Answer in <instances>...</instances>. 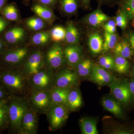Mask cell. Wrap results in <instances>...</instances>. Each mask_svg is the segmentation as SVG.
Here are the masks:
<instances>
[{
    "instance_id": "cell-1",
    "label": "cell",
    "mask_w": 134,
    "mask_h": 134,
    "mask_svg": "<svg viewBox=\"0 0 134 134\" xmlns=\"http://www.w3.org/2000/svg\"><path fill=\"white\" fill-rule=\"evenodd\" d=\"M0 81L12 95L28 97L30 93L29 79L19 68L3 72Z\"/></svg>"
},
{
    "instance_id": "cell-2",
    "label": "cell",
    "mask_w": 134,
    "mask_h": 134,
    "mask_svg": "<svg viewBox=\"0 0 134 134\" xmlns=\"http://www.w3.org/2000/svg\"><path fill=\"white\" fill-rule=\"evenodd\" d=\"M10 126L12 132L18 134L22 119L30 105L26 97L12 95L8 98Z\"/></svg>"
},
{
    "instance_id": "cell-3",
    "label": "cell",
    "mask_w": 134,
    "mask_h": 134,
    "mask_svg": "<svg viewBox=\"0 0 134 134\" xmlns=\"http://www.w3.org/2000/svg\"><path fill=\"white\" fill-rule=\"evenodd\" d=\"M43 49L33 48L20 69L29 79L46 67Z\"/></svg>"
},
{
    "instance_id": "cell-4",
    "label": "cell",
    "mask_w": 134,
    "mask_h": 134,
    "mask_svg": "<svg viewBox=\"0 0 134 134\" xmlns=\"http://www.w3.org/2000/svg\"><path fill=\"white\" fill-rule=\"evenodd\" d=\"M54 72L46 67L29 79L30 92L39 90H50L55 86Z\"/></svg>"
},
{
    "instance_id": "cell-5",
    "label": "cell",
    "mask_w": 134,
    "mask_h": 134,
    "mask_svg": "<svg viewBox=\"0 0 134 134\" xmlns=\"http://www.w3.org/2000/svg\"><path fill=\"white\" fill-rule=\"evenodd\" d=\"M49 45L44 51L46 67L54 72L62 68L66 62L62 47L59 43Z\"/></svg>"
},
{
    "instance_id": "cell-6",
    "label": "cell",
    "mask_w": 134,
    "mask_h": 134,
    "mask_svg": "<svg viewBox=\"0 0 134 134\" xmlns=\"http://www.w3.org/2000/svg\"><path fill=\"white\" fill-rule=\"evenodd\" d=\"M70 112L68 106L65 105H52L46 114L50 129L53 131L61 128L68 120Z\"/></svg>"
},
{
    "instance_id": "cell-7",
    "label": "cell",
    "mask_w": 134,
    "mask_h": 134,
    "mask_svg": "<svg viewBox=\"0 0 134 134\" xmlns=\"http://www.w3.org/2000/svg\"><path fill=\"white\" fill-rule=\"evenodd\" d=\"M50 90L31 92L27 97L30 107L38 114L46 115L52 106Z\"/></svg>"
},
{
    "instance_id": "cell-8",
    "label": "cell",
    "mask_w": 134,
    "mask_h": 134,
    "mask_svg": "<svg viewBox=\"0 0 134 134\" xmlns=\"http://www.w3.org/2000/svg\"><path fill=\"white\" fill-rule=\"evenodd\" d=\"M32 47L27 44L7 51L3 59L6 63L11 65L14 69L20 68L24 63Z\"/></svg>"
},
{
    "instance_id": "cell-9",
    "label": "cell",
    "mask_w": 134,
    "mask_h": 134,
    "mask_svg": "<svg viewBox=\"0 0 134 134\" xmlns=\"http://www.w3.org/2000/svg\"><path fill=\"white\" fill-rule=\"evenodd\" d=\"M55 86L70 89L76 87L79 82V76L74 69L62 68L54 72Z\"/></svg>"
},
{
    "instance_id": "cell-10",
    "label": "cell",
    "mask_w": 134,
    "mask_h": 134,
    "mask_svg": "<svg viewBox=\"0 0 134 134\" xmlns=\"http://www.w3.org/2000/svg\"><path fill=\"white\" fill-rule=\"evenodd\" d=\"M38 114L30 106L23 117L18 134H37L38 130Z\"/></svg>"
},
{
    "instance_id": "cell-11",
    "label": "cell",
    "mask_w": 134,
    "mask_h": 134,
    "mask_svg": "<svg viewBox=\"0 0 134 134\" xmlns=\"http://www.w3.org/2000/svg\"><path fill=\"white\" fill-rule=\"evenodd\" d=\"M109 85L111 92L118 101L125 104L131 102L133 95L128 82L115 79Z\"/></svg>"
},
{
    "instance_id": "cell-12",
    "label": "cell",
    "mask_w": 134,
    "mask_h": 134,
    "mask_svg": "<svg viewBox=\"0 0 134 134\" xmlns=\"http://www.w3.org/2000/svg\"><path fill=\"white\" fill-rule=\"evenodd\" d=\"M28 31L23 26H16L9 29L5 34L7 42L16 47L27 44L29 40Z\"/></svg>"
},
{
    "instance_id": "cell-13",
    "label": "cell",
    "mask_w": 134,
    "mask_h": 134,
    "mask_svg": "<svg viewBox=\"0 0 134 134\" xmlns=\"http://www.w3.org/2000/svg\"><path fill=\"white\" fill-rule=\"evenodd\" d=\"M51 40L49 30L32 33L29 36L27 44L33 48L43 49L50 45Z\"/></svg>"
},
{
    "instance_id": "cell-14",
    "label": "cell",
    "mask_w": 134,
    "mask_h": 134,
    "mask_svg": "<svg viewBox=\"0 0 134 134\" xmlns=\"http://www.w3.org/2000/svg\"><path fill=\"white\" fill-rule=\"evenodd\" d=\"M90 79L100 85L109 84L115 79L112 75L100 66H96L92 68Z\"/></svg>"
},
{
    "instance_id": "cell-15",
    "label": "cell",
    "mask_w": 134,
    "mask_h": 134,
    "mask_svg": "<svg viewBox=\"0 0 134 134\" xmlns=\"http://www.w3.org/2000/svg\"><path fill=\"white\" fill-rule=\"evenodd\" d=\"M21 24L27 31L32 33L46 30L50 26L47 23L36 15L22 19Z\"/></svg>"
},
{
    "instance_id": "cell-16",
    "label": "cell",
    "mask_w": 134,
    "mask_h": 134,
    "mask_svg": "<svg viewBox=\"0 0 134 134\" xmlns=\"http://www.w3.org/2000/svg\"><path fill=\"white\" fill-rule=\"evenodd\" d=\"M66 62L69 67L74 69L81 60L82 51L77 44L69 45L63 48Z\"/></svg>"
},
{
    "instance_id": "cell-17",
    "label": "cell",
    "mask_w": 134,
    "mask_h": 134,
    "mask_svg": "<svg viewBox=\"0 0 134 134\" xmlns=\"http://www.w3.org/2000/svg\"><path fill=\"white\" fill-rule=\"evenodd\" d=\"M31 10L35 15L47 23L50 26L54 23L56 19L52 9L40 3H34L31 6Z\"/></svg>"
},
{
    "instance_id": "cell-18",
    "label": "cell",
    "mask_w": 134,
    "mask_h": 134,
    "mask_svg": "<svg viewBox=\"0 0 134 134\" xmlns=\"http://www.w3.org/2000/svg\"><path fill=\"white\" fill-rule=\"evenodd\" d=\"M82 104L81 95L77 86L70 89L67 99V106L70 112L75 111L79 109Z\"/></svg>"
},
{
    "instance_id": "cell-19",
    "label": "cell",
    "mask_w": 134,
    "mask_h": 134,
    "mask_svg": "<svg viewBox=\"0 0 134 134\" xmlns=\"http://www.w3.org/2000/svg\"><path fill=\"white\" fill-rule=\"evenodd\" d=\"M70 89L63 88L54 86L51 89L50 93L52 105L58 104L67 105L68 94Z\"/></svg>"
},
{
    "instance_id": "cell-20",
    "label": "cell",
    "mask_w": 134,
    "mask_h": 134,
    "mask_svg": "<svg viewBox=\"0 0 134 134\" xmlns=\"http://www.w3.org/2000/svg\"><path fill=\"white\" fill-rule=\"evenodd\" d=\"M102 105L105 110L120 118H123L124 113L118 101L110 97L103 98Z\"/></svg>"
},
{
    "instance_id": "cell-21",
    "label": "cell",
    "mask_w": 134,
    "mask_h": 134,
    "mask_svg": "<svg viewBox=\"0 0 134 134\" xmlns=\"http://www.w3.org/2000/svg\"><path fill=\"white\" fill-rule=\"evenodd\" d=\"M110 17L104 14L99 9L90 14L87 18L88 24L93 27L99 26L105 22L109 21Z\"/></svg>"
},
{
    "instance_id": "cell-22",
    "label": "cell",
    "mask_w": 134,
    "mask_h": 134,
    "mask_svg": "<svg viewBox=\"0 0 134 134\" xmlns=\"http://www.w3.org/2000/svg\"><path fill=\"white\" fill-rule=\"evenodd\" d=\"M65 40L69 45L77 44L79 41V33L74 24L69 22L67 24Z\"/></svg>"
},
{
    "instance_id": "cell-23",
    "label": "cell",
    "mask_w": 134,
    "mask_h": 134,
    "mask_svg": "<svg viewBox=\"0 0 134 134\" xmlns=\"http://www.w3.org/2000/svg\"><path fill=\"white\" fill-rule=\"evenodd\" d=\"M2 15L7 20L12 21L21 23L22 18L16 6L13 4L7 5L2 9Z\"/></svg>"
},
{
    "instance_id": "cell-24",
    "label": "cell",
    "mask_w": 134,
    "mask_h": 134,
    "mask_svg": "<svg viewBox=\"0 0 134 134\" xmlns=\"http://www.w3.org/2000/svg\"><path fill=\"white\" fill-rule=\"evenodd\" d=\"M79 124L82 134H99L96 120L91 118L84 117L80 119Z\"/></svg>"
},
{
    "instance_id": "cell-25",
    "label": "cell",
    "mask_w": 134,
    "mask_h": 134,
    "mask_svg": "<svg viewBox=\"0 0 134 134\" xmlns=\"http://www.w3.org/2000/svg\"><path fill=\"white\" fill-rule=\"evenodd\" d=\"M79 0H59L61 10L68 15L75 14L79 7Z\"/></svg>"
},
{
    "instance_id": "cell-26",
    "label": "cell",
    "mask_w": 134,
    "mask_h": 134,
    "mask_svg": "<svg viewBox=\"0 0 134 134\" xmlns=\"http://www.w3.org/2000/svg\"><path fill=\"white\" fill-rule=\"evenodd\" d=\"M93 64L90 60L89 59L81 60L74 69L79 77H83L88 76L91 74Z\"/></svg>"
},
{
    "instance_id": "cell-27",
    "label": "cell",
    "mask_w": 134,
    "mask_h": 134,
    "mask_svg": "<svg viewBox=\"0 0 134 134\" xmlns=\"http://www.w3.org/2000/svg\"><path fill=\"white\" fill-rule=\"evenodd\" d=\"M88 45L90 50L93 54H98L103 50V39L98 33H93L90 36Z\"/></svg>"
},
{
    "instance_id": "cell-28",
    "label": "cell",
    "mask_w": 134,
    "mask_h": 134,
    "mask_svg": "<svg viewBox=\"0 0 134 134\" xmlns=\"http://www.w3.org/2000/svg\"><path fill=\"white\" fill-rule=\"evenodd\" d=\"M7 100H0V129H6L10 124L9 105Z\"/></svg>"
},
{
    "instance_id": "cell-29",
    "label": "cell",
    "mask_w": 134,
    "mask_h": 134,
    "mask_svg": "<svg viewBox=\"0 0 134 134\" xmlns=\"http://www.w3.org/2000/svg\"><path fill=\"white\" fill-rule=\"evenodd\" d=\"M114 52L115 55H119L126 59H129L132 54L130 44L126 41H122L115 46Z\"/></svg>"
},
{
    "instance_id": "cell-30",
    "label": "cell",
    "mask_w": 134,
    "mask_h": 134,
    "mask_svg": "<svg viewBox=\"0 0 134 134\" xmlns=\"http://www.w3.org/2000/svg\"><path fill=\"white\" fill-rule=\"evenodd\" d=\"M52 42L59 43L65 40V28L61 26H56L49 30Z\"/></svg>"
},
{
    "instance_id": "cell-31",
    "label": "cell",
    "mask_w": 134,
    "mask_h": 134,
    "mask_svg": "<svg viewBox=\"0 0 134 134\" xmlns=\"http://www.w3.org/2000/svg\"><path fill=\"white\" fill-rule=\"evenodd\" d=\"M114 64V69L119 74H125L129 69V64L127 59L120 55H115Z\"/></svg>"
},
{
    "instance_id": "cell-32",
    "label": "cell",
    "mask_w": 134,
    "mask_h": 134,
    "mask_svg": "<svg viewBox=\"0 0 134 134\" xmlns=\"http://www.w3.org/2000/svg\"><path fill=\"white\" fill-rule=\"evenodd\" d=\"M117 41V37L116 34L105 32L104 34V42L103 43V52H107L115 47Z\"/></svg>"
},
{
    "instance_id": "cell-33",
    "label": "cell",
    "mask_w": 134,
    "mask_h": 134,
    "mask_svg": "<svg viewBox=\"0 0 134 134\" xmlns=\"http://www.w3.org/2000/svg\"><path fill=\"white\" fill-rule=\"evenodd\" d=\"M122 10L126 14L127 19L134 18V0H122L119 3Z\"/></svg>"
},
{
    "instance_id": "cell-34",
    "label": "cell",
    "mask_w": 134,
    "mask_h": 134,
    "mask_svg": "<svg viewBox=\"0 0 134 134\" xmlns=\"http://www.w3.org/2000/svg\"><path fill=\"white\" fill-rule=\"evenodd\" d=\"M100 66L105 69H111L114 68V59L108 55L100 57L99 59Z\"/></svg>"
},
{
    "instance_id": "cell-35",
    "label": "cell",
    "mask_w": 134,
    "mask_h": 134,
    "mask_svg": "<svg viewBox=\"0 0 134 134\" xmlns=\"http://www.w3.org/2000/svg\"><path fill=\"white\" fill-rule=\"evenodd\" d=\"M115 18V22L116 25L121 28L122 30L126 29L127 25L126 14L124 10H122Z\"/></svg>"
},
{
    "instance_id": "cell-36",
    "label": "cell",
    "mask_w": 134,
    "mask_h": 134,
    "mask_svg": "<svg viewBox=\"0 0 134 134\" xmlns=\"http://www.w3.org/2000/svg\"><path fill=\"white\" fill-rule=\"evenodd\" d=\"M116 24L115 21L109 20L104 25V29L106 32L114 33L116 31Z\"/></svg>"
},
{
    "instance_id": "cell-37",
    "label": "cell",
    "mask_w": 134,
    "mask_h": 134,
    "mask_svg": "<svg viewBox=\"0 0 134 134\" xmlns=\"http://www.w3.org/2000/svg\"><path fill=\"white\" fill-rule=\"evenodd\" d=\"M58 0H34L35 3H40L51 8L53 10Z\"/></svg>"
},
{
    "instance_id": "cell-38",
    "label": "cell",
    "mask_w": 134,
    "mask_h": 134,
    "mask_svg": "<svg viewBox=\"0 0 134 134\" xmlns=\"http://www.w3.org/2000/svg\"><path fill=\"white\" fill-rule=\"evenodd\" d=\"M7 95L5 90L0 85V100H7Z\"/></svg>"
},
{
    "instance_id": "cell-39",
    "label": "cell",
    "mask_w": 134,
    "mask_h": 134,
    "mask_svg": "<svg viewBox=\"0 0 134 134\" xmlns=\"http://www.w3.org/2000/svg\"><path fill=\"white\" fill-rule=\"evenodd\" d=\"M7 25V23L4 19L0 17V33L4 30Z\"/></svg>"
},
{
    "instance_id": "cell-40",
    "label": "cell",
    "mask_w": 134,
    "mask_h": 134,
    "mask_svg": "<svg viewBox=\"0 0 134 134\" xmlns=\"http://www.w3.org/2000/svg\"><path fill=\"white\" fill-rule=\"evenodd\" d=\"M100 3L113 4L116 3H120L122 0H97Z\"/></svg>"
},
{
    "instance_id": "cell-41",
    "label": "cell",
    "mask_w": 134,
    "mask_h": 134,
    "mask_svg": "<svg viewBox=\"0 0 134 134\" xmlns=\"http://www.w3.org/2000/svg\"><path fill=\"white\" fill-rule=\"evenodd\" d=\"M84 8H87L90 7L91 0H79Z\"/></svg>"
},
{
    "instance_id": "cell-42",
    "label": "cell",
    "mask_w": 134,
    "mask_h": 134,
    "mask_svg": "<svg viewBox=\"0 0 134 134\" xmlns=\"http://www.w3.org/2000/svg\"><path fill=\"white\" fill-rule=\"evenodd\" d=\"M129 42L130 45L134 50V32H132L130 34Z\"/></svg>"
},
{
    "instance_id": "cell-43",
    "label": "cell",
    "mask_w": 134,
    "mask_h": 134,
    "mask_svg": "<svg viewBox=\"0 0 134 134\" xmlns=\"http://www.w3.org/2000/svg\"><path fill=\"white\" fill-rule=\"evenodd\" d=\"M128 83L129 87L132 95H134V80H132Z\"/></svg>"
},
{
    "instance_id": "cell-44",
    "label": "cell",
    "mask_w": 134,
    "mask_h": 134,
    "mask_svg": "<svg viewBox=\"0 0 134 134\" xmlns=\"http://www.w3.org/2000/svg\"><path fill=\"white\" fill-rule=\"evenodd\" d=\"M4 49V45L2 41L0 40V53L3 52Z\"/></svg>"
},
{
    "instance_id": "cell-45",
    "label": "cell",
    "mask_w": 134,
    "mask_h": 134,
    "mask_svg": "<svg viewBox=\"0 0 134 134\" xmlns=\"http://www.w3.org/2000/svg\"><path fill=\"white\" fill-rule=\"evenodd\" d=\"M6 0H0V10L2 9L5 5Z\"/></svg>"
},
{
    "instance_id": "cell-46",
    "label": "cell",
    "mask_w": 134,
    "mask_h": 134,
    "mask_svg": "<svg viewBox=\"0 0 134 134\" xmlns=\"http://www.w3.org/2000/svg\"><path fill=\"white\" fill-rule=\"evenodd\" d=\"M24 1L25 3L26 4V5H28L30 1V0H24Z\"/></svg>"
},
{
    "instance_id": "cell-47",
    "label": "cell",
    "mask_w": 134,
    "mask_h": 134,
    "mask_svg": "<svg viewBox=\"0 0 134 134\" xmlns=\"http://www.w3.org/2000/svg\"><path fill=\"white\" fill-rule=\"evenodd\" d=\"M133 76H134V68L133 69Z\"/></svg>"
}]
</instances>
